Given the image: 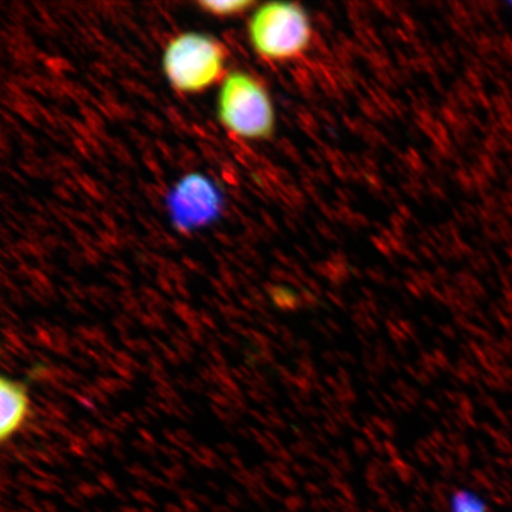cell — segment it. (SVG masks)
I'll return each instance as SVG.
<instances>
[{
	"label": "cell",
	"mask_w": 512,
	"mask_h": 512,
	"mask_svg": "<svg viewBox=\"0 0 512 512\" xmlns=\"http://www.w3.org/2000/svg\"><path fill=\"white\" fill-rule=\"evenodd\" d=\"M248 36L262 59L278 63L294 61L311 47V18L297 3L262 4L249 19Z\"/></svg>",
	"instance_id": "obj_1"
},
{
	"label": "cell",
	"mask_w": 512,
	"mask_h": 512,
	"mask_svg": "<svg viewBox=\"0 0 512 512\" xmlns=\"http://www.w3.org/2000/svg\"><path fill=\"white\" fill-rule=\"evenodd\" d=\"M217 114L223 127L247 140L270 139L277 124L273 101L264 83L242 70L224 76Z\"/></svg>",
	"instance_id": "obj_2"
},
{
	"label": "cell",
	"mask_w": 512,
	"mask_h": 512,
	"mask_svg": "<svg viewBox=\"0 0 512 512\" xmlns=\"http://www.w3.org/2000/svg\"><path fill=\"white\" fill-rule=\"evenodd\" d=\"M226 57V49L215 37L183 32L166 46L163 70L177 92L200 93L222 79Z\"/></svg>",
	"instance_id": "obj_3"
},
{
	"label": "cell",
	"mask_w": 512,
	"mask_h": 512,
	"mask_svg": "<svg viewBox=\"0 0 512 512\" xmlns=\"http://www.w3.org/2000/svg\"><path fill=\"white\" fill-rule=\"evenodd\" d=\"M223 197L206 176L190 174L179 179L168 197L172 223L181 232L206 227L220 216Z\"/></svg>",
	"instance_id": "obj_4"
},
{
	"label": "cell",
	"mask_w": 512,
	"mask_h": 512,
	"mask_svg": "<svg viewBox=\"0 0 512 512\" xmlns=\"http://www.w3.org/2000/svg\"><path fill=\"white\" fill-rule=\"evenodd\" d=\"M0 440H10L21 431L30 415V399L25 384L6 379L0 380Z\"/></svg>",
	"instance_id": "obj_5"
},
{
	"label": "cell",
	"mask_w": 512,
	"mask_h": 512,
	"mask_svg": "<svg viewBox=\"0 0 512 512\" xmlns=\"http://www.w3.org/2000/svg\"><path fill=\"white\" fill-rule=\"evenodd\" d=\"M448 512H489L488 504L475 491L459 489L448 501Z\"/></svg>",
	"instance_id": "obj_6"
},
{
	"label": "cell",
	"mask_w": 512,
	"mask_h": 512,
	"mask_svg": "<svg viewBox=\"0 0 512 512\" xmlns=\"http://www.w3.org/2000/svg\"><path fill=\"white\" fill-rule=\"evenodd\" d=\"M197 5L198 8L208 12L210 15L230 17L243 14V12L253 8L255 3L249 2V0H229V2H210V0H204V2H198Z\"/></svg>",
	"instance_id": "obj_7"
}]
</instances>
